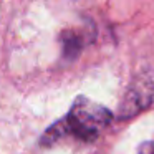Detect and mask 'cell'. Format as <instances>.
Here are the masks:
<instances>
[{
    "label": "cell",
    "instance_id": "cell-4",
    "mask_svg": "<svg viewBox=\"0 0 154 154\" xmlns=\"http://www.w3.org/2000/svg\"><path fill=\"white\" fill-rule=\"evenodd\" d=\"M137 154H154V141H144L137 147Z\"/></svg>",
    "mask_w": 154,
    "mask_h": 154
},
{
    "label": "cell",
    "instance_id": "cell-3",
    "mask_svg": "<svg viewBox=\"0 0 154 154\" xmlns=\"http://www.w3.org/2000/svg\"><path fill=\"white\" fill-rule=\"evenodd\" d=\"M61 43H63L65 55H66L68 58H75L81 51L85 40H83V37H81L80 33H76L75 30H68L61 35Z\"/></svg>",
    "mask_w": 154,
    "mask_h": 154
},
{
    "label": "cell",
    "instance_id": "cell-1",
    "mask_svg": "<svg viewBox=\"0 0 154 154\" xmlns=\"http://www.w3.org/2000/svg\"><path fill=\"white\" fill-rule=\"evenodd\" d=\"M111 119L113 113L108 108L94 103L86 96H78L73 101L66 116L53 123L43 133L40 144L51 147L66 139L91 143L103 133Z\"/></svg>",
    "mask_w": 154,
    "mask_h": 154
},
{
    "label": "cell",
    "instance_id": "cell-2",
    "mask_svg": "<svg viewBox=\"0 0 154 154\" xmlns=\"http://www.w3.org/2000/svg\"><path fill=\"white\" fill-rule=\"evenodd\" d=\"M152 100V91L149 83H133L124 96L119 108V118H129L149 106Z\"/></svg>",
    "mask_w": 154,
    "mask_h": 154
}]
</instances>
